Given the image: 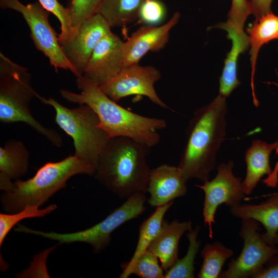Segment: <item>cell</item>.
Wrapping results in <instances>:
<instances>
[{"instance_id": "obj_1", "label": "cell", "mask_w": 278, "mask_h": 278, "mask_svg": "<svg viewBox=\"0 0 278 278\" xmlns=\"http://www.w3.org/2000/svg\"><path fill=\"white\" fill-rule=\"evenodd\" d=\"M76 84L80 93L61 89L60 95L70 102L90 107L98 116V127L109 138L127 137L150 147L159 143L158 131L166 128L165 119L144 116L126 109L83 75L76 78Z\"/></svg>"}, {"instance_id": "obj_2", "label": "cell", "mask_w": 278, "mask_h": 278, "mask_svg": "<svg viewBox=\"0 0 278 278\" xmlns=\"http://www.w3.org/2000/svg\"><path fill=\"white\" fill-rule=\"evenodd\" d=\"M226 98L218 96L197 109L186 130L187 140L178 167L185 181L208 180L226 134Z\"/></svg>"}, {"instance_id": "obj_3", "label": "cell", "mask_w": 278, "mask_h": 278, "mask_svg": "<svg viewBox=\"0 0 278 278\" xmlns=\"http://www.w3.org/2000/svg\"><path fill=\"white\" fill-rule=\"evenodd\" d=\"M150 148L127 137L109 138L99 155L94 176L119 197L145 193L151 170L147 160Z\"/></svg>"}, {"instance_id": "obj_4", "label": "cell", "mask_w": 278, "mask_h": 278, "mask_svg": "<svg viewBox=\"0 0 278 278\" xmlns=\"http://www.w3.org/2000/svg\"><path fill=\"white\" fill-rule=\"evenodd\" d=\"M96 168L75 154L56 162H47L40 167L32 178L12 182L0 178L1 196L5 211L14 213L28 205L45 203L58 190L66 187L68 180L78 175L94 176Z\"/></svg>"}, {"instance_id": "obj_5", "label": "cell", "mask_w": 278, "mask_h": 278, "mask_svg": "<svg viewBox=\"0 0 278 278\" xmlns=\"http://www.w3.org/2000/svg\"><path fill=\"white\" fill-rule=\"evenodd\" d=\"M40 95L31 84V75L27 67L12 61L0 53V121L3 124L23 123L44 136L55 146H62L61 136L47 128L32 115L31 100Z\"/></svg>"}, {"instance_id": "obj_6", "label": "cell", "mask_w": 278, "mask_h": 278, "mask_svg": "<svg viewBox=\"0 0 278 278\" xmlns=\"http://www.w3.org/2000/svg\"><path fill=\"white\" fill-rule=\"evenodd\" d=\"M38 99L54 109L56 124L73 140L74 154L96 169L99 155L109 137L98 127L99 118L94 111L85 104L70 109L52 97L40 95Z\"/></svg>"}, {"instance_id": "obj_7", "label": "cell", "mask_w": 278, "mask_h": 278, "mask_svg": "<svg viewBox=\"0 0 278 278\" xmlns=\"http://www.w3.org/2000/svg\"><path fill=\"white\" fill-rule=\"evenodd\" d=\"M146 198L143 192L136 193L127 198L119 207L112 211L100 222L88 229L70 233H58L54 232H44L30 229L21 224L19 232L33 234L60 244L74 242L88 243L93 247L94 251L99 252L109 244L111 233L124 223L137 217L145 211L144 204Z\"/></svg>"}, {"instance_id": "obj_8", "label": "cell", "mask_w": 278, "mask_h": 278, "mask_svg": "<svg viewBox=\"0 0 278 278\" xmlns=\"http://www.w3.org/2000/svg\"><path fill=\"white\" fill-rule=\"evenodd\" d=\"M0 7L13 9L22 14L29 28L34 46L48 59L56 72L59 68L70 70L76 78L78 77L63 51L59 34L50 25L49 12L38 1L25 5L19 0H0Z\"/></svg>"}, {"instance_id": "obj_9", "label": "cell", "mask_w": 278, "mask_h": 278, "mask_svg": "<svg viewBox=\"0 0 278 278\" xmlns=\"http://www.w3.org/2000/svg\"><path fill=\"white\" fill-rule=\"evenodd\" d=\"M259 222L253 219H241L238 232L244 241L240 255L229 263L226 270L222 271L220 278H255L267 262L276 253V246L268 244L259 231Z\"/></svg>"}, {"instance_id": "obj_10", "label": "cell", "mask_w": 278, "mask_h": 278, "mask_svg": "<svg viewBox=\"0 0 278 278\" xmlns=\"http://www.w3.org/2000/svg\"><path fill=\"white\" fill-rule=\"evenodd\" d=\"M234 162L219 163L217 172L212 180L203 182L202 185H195L204 193L203 216L204 223L208 228L209 236L212 238V224L215 223V215L217 208L222 204L232 207L240 204L245 198L241 179L233 173Z\"/></svg>"}, {"instance_id": "obj_11", "label": "cell", "mask_w": 278, "mask_h": 278, "mask_svg": "<svg viewBox=\"0 0 278 278\" xmlns=\"http://www.w3.org/2000/svg\"><path fill=\"white\" fill-rule=\"evenodd\" d=\"M161 78L160 71L153 66L133 64L123 68L114 77L99 85L113 100L117 102L130 95L147 97L164 109H169L158 95L154 84Z\"/></svg>"}, {"instance_id": "obj_12", "label": "cell", "mask_w": 278, "mask_h": 278, "mask_svg": "<svg viewBox=\"0 0 278 278\" xmlns=\"http://www.w3.org/2000/svg\"><path fill=\"white\" fill-rule=\"evenodd\" d=\"M111 28L104 18L96 13L75 28L71 38L61 44L65 57L78 74L77 78L83 75L94 49L111 31Z\"/></svg>"}, {"instance_id": "obj_13", "label": "cell", "mask_w": 278, "mask_h": 278, "mask_svg": "<svg viewBox=\"0 0 278 278\" xmlns=\"http://www.w3.org/2000/svg\"><path fill=\"white\" fill-rule=\"evenodd\" d=\"M123 44L112 31L104 36L94 49L83 76L98 85L116 76L123 68Z\"/></svg>"}, {"instance_id": "obj_14", "label": "cell", "mask_w": 278, "mask_h": 278, "mask_svg": "<svg viewBox=\"0 0 278 278\" xmlns=\"http://www.w3.org/2000/svg\"><path fill=\"white\" fill-rule=\"evenodd\" d=\"M181 14L174 13L164 24L155 26H143L124 42L123 47V67L139 64L141 58L149 51L157 52L167 44L171 29L178 23Z\"/></svg>"}, {"instance_id": "obj_15", "label": "cell", "mask_w": 278, "mask_h": 278, "mask_svg": "<svg viewBox=\"0 0 278 278\" xmlns=\"http://www.w3.org/2000/svg\"><path fill=\"white\" fill-rule=\"evenodd\" d=\"M186 183L178 166L163 164L151 169L147 188L148 203L158 207L184 196L187 190Z\"/></svg>"}, {"instance_id": "obj_16", "label": "cell", "mask_w": 278, "mask_h": 278, "mask_svg": "<svg viewBox=\"0 0 278 278\" xmlns=\"http://www.w3.org/2000/svg\"><path fill=\"white\" fill-rule=\"evenodd\" d=\"M192 228L190 221L180 222L175 219L169 223L164 220L159 233L148 248L160 259L164 271L168 270L179 259V240Z\"/></svg>"}, {"instance_id": "obj_17", "label": "cell", "mask_w": 278, "mask_h": 278, "mask_svg": "<svg viewBox=\"0 0 278 278\" xmlns=\"http://www.w3.org/2000/svg\"><path fill=\"white\" fill-rule=\"evenodd\" d=\"M266 201L258 204H239L230 208L234 217L253 219L262 223L266 232L262 234L264 240L270 245H274L273 240L278 231V192L267 195Z\"/></svg>"}, {"instance_id": "obj_18", "label": "cell", "mask_w": 278, "mask_h": 278, "mask_svg": "<svg viewBox=\"0 0 278 278\" xmlns=\"http://www.w3.org/2000/svg\"><path fill=\"white\" fill-rule=\"evenodd\" d=\"M215 27L225 30L227 32V38L232 42L231 49L227 53L219 78L218 95L227 99L240 84L237 75L238 60L240 55L244 53L250 45L247 34L245 31L238 32L221 23L217 24Z\"/></svg>"}, {"instance_id": "obj_19", "label": "cell", "mask_w": 278, "mask_h": 278, "mask_svg": "<svg viewBox=\"0 0 278 278\" xmlns=\"http://www.w3.org/2000/svg\"><path fill=\"white\" fill-rule=\"evenodd\" d=\"M246 30L250 46L249 55L253 101L255 106L258 107L259 102L255 95L254 82L257 58L258 52L264 45L272 40H278V15L272 11L263 15L249 24Z\"/></svg>"}, {"instance_id": "obj_20", "label": "cell", "mask_w": 278, "mask_h": 278, "mask_svg": "<svg viewBox=\"0 0 278 278\" xmlns=\"http://www.w3.org/2000/svg\"><path fill=\"white\" fill-rule=\"evenodd\" d=\"M277 141L269 144L259 140L252 141L251 146L245 153L246 174L242 184L246 195H250L261 178L272 172L269 158L276 149Z\"/></svg>"}, {"instance_id": "obj_21", "label": "cell", "mask_w": 278, "mask_h": 278, "mask_svg": "<svg viewBox=\"0 0 278 278\" xmlns=\"http://www.w3.org/2000/svg\"><path fill=\"white\" fill-rule=\"evenodd\" d=\"M29 152L21 141L10 139L0 147V177L18 180L27 172Z\"/></svg>"}, {"instance_id": "obj_22", "label": "cell", "mask_w": 278, "mask_h": 278, "mask_svg": "<svg viewBox=\"0 0 278 278\" xmlns=\"http://www.w3.org/2000/svg\"><path fill=\"white\" fill-rule=\"evenodd\" d=\"M143 0H102L97 13L108 22L111 28L124 26L138 18Z\"/></svg>"}, {"instance_id": "obj_23", "label": "cell", "mask_w": 278, "mask_h": 278, "mask_svg": "<svg viewBox=\"0 0 278 278\" xmlns=\"http://www.w3.org/2000/svg\"><path fill=\"white\" fill-rule=\"evenodd\" d=\"M173 202L172 201L166 204L157 207L155 211L141 224L134 253L130 260L122 263L121 267L130 266L142 253L148 249L150 244L159 233L164 221V216Z\"/></svg>"}, {"instance_id": "obj_24", "label": "cell", "mask_w": 278, "mask_h": 278, "mask_svg": "<svg viewBox=\"0 0 278 278\" xmlns=\"http://www.w3.org/2000/svg\"><path fill=\"white\" fill-rule=\"evenodd\" d=\"M233 255L232 249L219 241L206 244L201 252L203 263L198 273V277H219L225 262Z\"/></svg>"}, {"instance_id": "obj_25", "label": "cell", "mask_w": 278, "mask_h": 278, "mask_svg": "<svg viewBox=\"0 0 278 278\" xmlns=\"http://www.w3.org/2000/svg\"><path fill=\"white\" fill-rule=\"evenodd\" d=\"M200 226L189 230L186 234L189 241L186 255L178 259L174 265L167 270L164 278H193L194 277V261L201 242L197 240Z\"/></svg>"}, {"instance_id": "obj_26", "label": "cell", "mask_w": 278, "mask_h": 278, "mask_svg": "<svg viewBox=\"0 0 278 278\" xmlns=\"http://www.w3.org/2000/svg\"><path fill=\"white\" fill-rule=\"evenodd\" d=\"M158 257L147 249L130 266L121 267L120 278L134 274L142 278H164V270L158 263Z\"/></svg>"}, {"instance_id": "obj_27", "label": "cell", "mask_w": 278, "mask_h": 278, "mask_svg": "<svg viewBox=\"0 0 278 278\" xmlns=\"http://www.w3.org/2000/svg\"><path fill=\"white\" fill-rule=\"evenodd\" d=\"M39 205H28L23 209L10 214H0V246L11 229L21 220L43 217L57 208V205L51 204L43 209Z\"/></svg>"}, {"instance_id": "obj_28", "label": "cell", "mask_w": 278, "mask_h": 278, "mask_svg": "<svg viewBox=\"0 0 278 278\" xmlns=\"http://www.w3.org/2000/svg\"><path fill=\"white\" fill-rule=\"evenodd\" d=\"M102 0H68L66 7L74 29L97 13Z\"/></svg>"}, {"instance_id": "obj_29", "label": "cell", "mask_w": 278, "mask_h": 278, "mask_svg": "<svg viewBox=\"0 0 278 278\" xmlns=\"http://www.w3.org/2000/svg\"><path fill=\"white\" fill-rule=\"evenodd\" d=\"M42 6L52 13L60 23V33L58 38L60 44L67 41L72 36L74 29L66 7H64L58 0H38Z\"/></svg>"}, {"instance_id": "obj_30", "label": "cell", "mask_w": 278, "mask_h": 278, "mask_svg": "<svg viewBox=\"0 0 278 278\" xmlns=\"http://www.w3.org/2000/svg\"><path fill=\"white\" fill-rule=\"evenodd\" d=\"M251 13L249 2L247 0H232L231 7L228 13V20L223 25L232 28L238 32H244V27Z\"/></svg>"}, {"instance_id": "obj_31", "label": "cell", "mask_w": 278, "mask_h": 278, "mask_svg": "<svg viewBox=\"0 0 278 278\" xmlns=\"http://www.w3.org/2000/svg\"><path fill=\"white\" fill-rule=\"evenodd\" d=\"M166 14L165 7L160 1L143 0L140 9L138 18L147 25H155L162 22Z\"/></svg>"}, {"instance_id": "obj_32", "label": "cell", "mask_w": 278, "mask_h": 278, "mask_svg": "<svg viewBox=\"0 0 278 278\" xmlns=\"http://www.w3.org/2000/svg\"><path fill=\"white\" fill-rule=\"evenodd\" d=\"M255 278H278V252L267 262Z\"/></svg>"}, {"instance_id": "obj_33", "label": "cell", "mask_w": 278, "mask_h": 278, "mask_svg": "<svg viewBox=\"0 0 278 278\" xmlns=\"http://www.w3.org/2000/svg\"><path fill=\"white\" fill-rule=\"evenodd\" d=\"M272 1L273 0H250L249 1L251 13L253 14L255 20L271 12V6Z\"/></svg>"}, {"instance_id": "obj_34", "label": "cell", "mask_w": 278, "mask_h": 278, "mask_svg": "<svg viewBox=\"0 0 278 278\" xmlns=\"http://www.w3.org/2000/svg\"><path fill=\"white\" fill-rule=\"evenodd\" d=\"M268 83L273 84L278 87V83H275L274 82H268ZM277 141L278 143V140ZM275 150L276 155H277V159L275 164V166L272 170L271 173L269 176H268L266 178L262 180L263 182L267 187L272 188L276 187L278 184V145Z\"/></svg>"}, {"instance_id": "obj_35", "label": "cell", "mask_w": 278, "mask_h": 278, "mask_svg": "<svg viewBox=\"0 0 278 278\" xmlns=\"http://www.w3.org/2000/svg\"><path fill=\"white\" fill-rule=\"evenodd\" d=\"M278 244V231L274 237V240H273V244L276 246V244Z\"/></svg>"}]
</instances>
